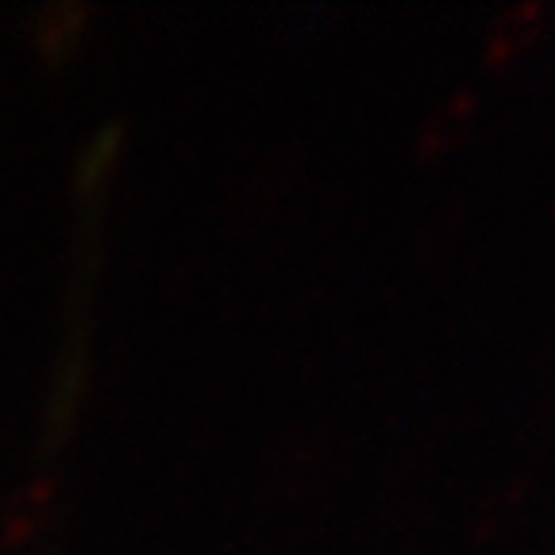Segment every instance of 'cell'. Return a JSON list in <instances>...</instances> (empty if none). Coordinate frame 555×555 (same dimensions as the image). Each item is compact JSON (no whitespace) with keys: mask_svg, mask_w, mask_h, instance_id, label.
I'll return each instance as SVG.
<instances>
[{"mask_svg":"<svg viewBox=\"0 0 555 555\" xmlns=\"http://www.w3.org/2000/svg\"><path fill=\"white\" fill-rule=\"evenodd\" d=\"M120 120H104L101 128L93 131V139H89L86 147H81L78 155V170H74V178H78L81 190H93L96 182L104 178V170H108V163H113L116 155V143H120Z\"/></svg>","mask_w":555,"mask_h":555,"instance_id":"cell-2","label":"cell"},{"mask_svg":"<svg viewBox=\"0 0 555 555\" xmlns=\"http://www.w3.org/2000/svg\"><path fill=\"white\" fill-rule=\"evenodd\" d=\"M81 374H86V339L81 332L74 336L69 351L62 356L59 371H54V386H51V405H47V436H59V428H66L69 421V409H74V398H78V386H81Z\"/></svg>","mask_w":555,"mask_h":555,"instance_id":"cell-1","label":"cell"},{"mask_svg":"<svg viewBox=\"0 0 555 555\" xmlns=\"http://www.w3.org/2000/svg\"><path fill=\"white\" fill-rule=\"evenodd\" d=\"M81 24H86V4H78V0H62V4H51V9L39 16L35 39H39V47H43L47 54H59L62 47H69L74 39H78Z\"/></svg>","mask_w":555,"mask_h":555,"instance_id":"cell-3","label":"cell"}]
</instances>
